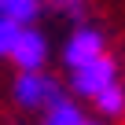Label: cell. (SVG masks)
Returning a JSON list of instances; mask_svg holds the SVG:
<instances>
[{
    "mask_svg": "<svg viewBox=\"0 0 125 125\" xmlns=\"http://www.w3.org/2000/svg\"><path fill=\"white\" fill-rule=\"evenodd\" d=\"M15 103L19 107H26V110H44V107H52L62 92H59V85L48 77V74H41V70H33V74H19V81H15Z\"/></svg>",
    "mask_w": 125,
    "mask_h": 125,
    "instance_id": "obj_1",
    "label": "cell"
},
{
    "mask_svg": "<svg viewBox=\"0 0 125 125\" xmlns=\"http://www.w3.org/2000/svg\"><path fill=\"white\" fill-rule=\"evenodd\" d=\"M70 74H74V92H81V96L96 99L107 85H114V81H118V62L103 52L99 59L85 62V66H77V70H70Z\"/></svg>",
    "mask_w": 125,
    "mask_h": 125,
    "instance_id": "obj_2",
    "label": "cell"
},
{
    "mask_svg": "<svg viewBox=\"0 0 125 125\" xmlns=\"http://www.w3.org/2000/svg\"><path fill=\"white\" fill-rule=\"evenodd\" d=\"M8 59L15 62L22 74L44 70V59H48V41H44V33H37V30H26V26H22V33H19V41H15V48H11V55H8Z\"/></svg>",
    "mask_w": 125,
    "mask_h": 125,
    "instance_id": "obj_3",
    "label": "cell"
},
{
    "mask_svg": "<svg viewBox=\"0 0 125 125\" xmlns=\"http://www.w3.org/2000/svg\"><path fill=\"white\" fill-rule=\"evenodd\" d=\"M103 55V33L99 30H74L70 33V41H66V48H62V62H66L70 70H77V66H85V62H92V59H99Z\"/></svg>",
    "mask_w": 125,
    "mask_h": 125,
    "instance_id": "obj_4",
    "label": "cell"
},
{
    "mask_svg": "<svg viewBox=\"0 0 125 125\" xmlns=\"http://www.w3.org/2000/svg\"><path fill=\"white\" fill-rule=\"evenodd\" d=\"M44 125H85V118H81V107L74 99L59 96L52 107H44Z\"/></svg>",
    "mask_w": 125,
    "mask_h": 125,
    "instance_id": "obj_5",
    "label": "cell"
},
{
    "mask_svg": "<svg viewBox=\"0 0 125 125\" xmlns=\"http://www.w3.org/2000/svg\"><path fill=\"white\" fill-rule=\"evenodd\" d=\"M41 11V0H0V19H11L19 26L33 22Z\"/></svg>",
    "mask_w": 125,
    "mask_h": 125,
    "instance_id": "obj_6",
    "label": "cell"
},
{
    "mask_svg": "<svg viewBox=\"0 0 125 125\" xmlns=\"http://www.w3.org/2000/svg\"><path fill=\"white\" fill-rule=\"evenodd\" d=\"M92 103H96V107H99V110H103L107 118H118V114L125 110V88H121V85L114 81V85H107V88H103V92H99V96H96Z\"/></svg>",
    "mask_w": 125,
    "mask_h": 125,
    "instance_id": "obj_7",
    "label": "cell"
},
{
    "mask_svg": "<svg viewBox=\"0 0 125 125\" xmlns=\"http://www.w3.org/2000/svg\"><path fill=\"white\" fill-rule=\"evenodd\" d=\"M19 33H22V26H19V22L0 19V59H4V55H11V48H15Z\"/></svg>",
    "mask_w": 125,
    "mask_h": 125,
    "instance_id": "obj_8",
    "label": "cell"
},
{
    "mask_svg": "<svg viewBox=\"0 0 125 125\" xmlns=\"http://www.w3.org/2000/svg\"><path fill=\"white\" fill-rule=\"evenodd\" d=\"M85 4H88V0H55V8H59V11H66V15H81Z\"/></svg>",
    "mask_w": 125,
    "mask_h": 125,
    "instance_id": "obj_9",
    "label": "cell"
},
{
    "mask_svg": "<svg viewBox=\"0 0 125 125\" xmlns=\"http://www.w3.org/2000/svg\"><path fill=\"white\" fill-rule=\"evenodd\" d=\"M85 125H88V121H85Z\"/></svg>",
    "mask_w": 125,
    "mask_h": 125,
    "instance_id": "obj_10",
    "label": "cell"
}]
</instances>
